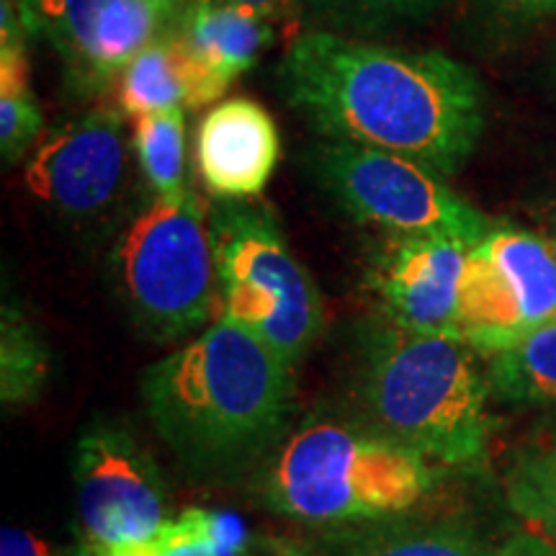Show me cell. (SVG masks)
<instances>
[{
    "label": "cell",
    "mask_w": 556,
    "mask_h": 556,
    "mask_svg": "<svg viewBox=\"0 0 556 556\" xmlns=\"http://www.w3.org/2000/svg\"><path fill=\"white\" fill-rule=\"evenodd\" d=\"M122 291L155 338L201 328L219 312L217 250L208 212L193 191L155 199L116 250Z\"/></svg>",
    "instance_id": "8992f818"
},
{
    "label": "cell",
    "mask_w": 556,
    "mask_h": 556,
    "mask_svg": "<svg viewBox=\"0 0 556 556\" xmlns=\"http://www.w3.org/2000/svg\"><path fill=\"white\" fill-rule=\"evenodd\" d=\"M248 528L235 513L189 507L150 539L93 546V556H245Z\"/></svg>",
    "instance_id": "9a60e30c"
},
{
    "label": "cell",
    "mask_w": 556,
    "mask_h": 556,
    "mask_svg": "<svg viewBox=\"0 0 556 556\" xmlns=\"http://www.w3.org/2000/svg\"><path fill=\"white\" fill-rule=\"evenodd\" d=\"M45 351L29 323L21 319L18 312H3V402L18 405L31 400L45 379Z\"/></svg>",
    "instance_id": "44dd1931"
},
{
    "label": "cell",
    "mask_w": 556,
    "mask_h": 556,
    "mask_svg": "<svg viewBox=\"0 0 556 556\" xmlns=\"http://www.w3.org/2000/svg\"><path fill=\"white\" fill-rule=\"evenodd\" d=\"M317 173L340 206L394 238H451L475 248L490 219L415 160L361 144L330 142L317 150Z\"/></svg>",
    "instance_id": "52a82bcc"
},
{
    "label": "cell",
    "mask_w": 556,
    "mask_h": 556,
    "mask_svg": "<svg viewBox=\"0 0 556 556\" xmlns=\"http://www.w3.org/2000/svg\"><path fill=\"white\" fill-rule=\"evenodd\" d=\"M268 21L232 3H186L170 26L186 73V106L199 109L222 99L274 39Z\"/></svg>",
    "instance_id": "4fadbf2b"
},
{
    "label": "cell",
    "mask_w": 556,
    "mask_h": 556,
    "mask_svg": "<svg viewBox=\"0 0 556 556\" xmlns=\"http://www.w3.org/2000/svg\"><path fill=\"white\" fill-rule=\"evenodd\" d=\"M127 142L122 116L111 109L47 131L24 168L26 189L41 204L67 217H90L106 208L122 189Z\"/></svg>",
    "instance_id": "8fae6325"
},
{
    "label": "cell",
    "mask_w": 556,
    "mask_h": 556,
    "mask_svg": "<svg viewBox=\"0 0 556 556\" xmlns=\"http://www.w3.org/2000/svg\"><path fill=\"white\" fill-rule=\"evenodd\" d=\"M83 533L90 548L150 539L165 523L155 464L119 430H93L75 451Z\"/></svg>",
    "instance_id": "30bf717a"
},
{
    "label": "cell",
    "mask_w": 556,
    "mask_h": 556,
    "mask_svg": "<svg viewBox=\"0 0 556 556\" xmlns=\"http://www.w3.org/2000/svg\"><path fill=\"white\" fill-rule=\"evenodd\" d=\"M148 413L199 475H229L274 448L294 409L291 366L227 317L148 368Z\"/></svg>",
    "instance_id": "7a4b0ae2"
},
{
    "label": "cell",
    "mask_w": 556,
    "mask_h": 556,
    "mask_svg": "<svg viewBox=\"0 0 556 556\" xmlns=\"http://www.w3.org/2000/svg\"><path fill=\"white\" fill-rule=\"evenodd\" d=\"M351 556H492V552L464 526L417 523L368 541Z\"/></svg>",
    "instance_id": "ffe728a7"
},
{
    "label": "cell",
    "mask_w": 556,
    "mask_h": 556,
    "mask_svg": "<svg viewBox=\"0 0 556 556\" xmlns=\"http://www.w3.org/2000/svg\"><path fill=\"white\" fill-rule=\"evenodd\" d=\"M556 317V245L520 229H490L467 255L451 336L497 356Z\"/></svg>",
    "instance_id": "ba28073f"
},
{
    "label": "cell",
    "mask_w": 556,
    "mask_h": 556,
    "mask_svg": "<svg viewBox=\"0 0 556 556\" xmlns=\"http://www.w3.org/2000/svg\"><path fill=\"white\" fill-rule=\"evenodd\" d=\"M0 556H54V548L45 539L21 528H3Z\"/></svg>",
    "instance_id": "cb8c5ba5"
},
{
    "label": "cell",
    "mask_w": 556,
    "mask_h": 556,
    "mask_svg": "<svg viewBox=\"0 0 556 556\" xmlns=\"http://www.w3.org/2000/svg\"><path fill=\"white\" fill-rule=\"evenodd\" d=\"M119 103L137 119L186 106V73L170 29L150 41L119 75Z\"/></svg>",
    "instance_id": "ac0fdd59"
},
{
    "label": "cell",
    "mask_w": 556,
    "mask_h": 556,
    "mask_svg": "<svg viewBox=\"0 0 556 556\" xmlns=\"http://www.w3.org/2000/svg\"><path fill=\"white\" fill-rule=\"evenodd\" d=\"M135 150L148 184L157 199L178 197L189 191L186 186V114L184 109L160 111V114L137 116Z\"/></svg>",
    "instance_id": "d6986e66"
},
{
    "label": "cell",
    "mask_w": 556,
    "mask_h": 556,
    "mask_svg": "<svg viewBox=\"0 0 556 556\" xmlns=\"http://www.w3.org/2000/svg\"><path fill=\"white\" fill-rule=\"evenodd\" d=\"M469 245L451 238H394L374 287L392 328L451 336Z\"/></svg>",
    "instance_id": "7c38bea8"
},
{
    "label": "cell",
    "mask_w": 556,
    "mask_h": 556,
    "mask_svg": "<svg viewBox=\"0 0 556 556\" xmlns=\"http://www.w3.org/2000/svg\"><path fill=\"white\" fill-rule=\"evenodd\" d=\"M486 389L467 343L392 328L368 358L364 400L381 435L428 464L469 467L492 435Z\"/></svg>",
    "instance_id": "3957f363"
},
{
    "label": "cell",
    "mask_w": 556,
    "mask_h": 556,
    "mask_svg": "<svg viewBox=\"0 0 556 556\" xmlns=\"http://www.w3.org/2000/svg\"><path fill=\"white\" fill-rule=\"evenodd\" d=\"M317 3L330 5L338 11H353V13H377V16H387V13H417L435 5L438 0H317Z\"/></svg>",
    "instance_id": "603a6c76"
},
{
    "label": "cell",
    "mask_w": 556,
    "mask_h": 556,
    "mask_svg": "<svg viewBox=\"0 0 556 556\" xmlns=\"http://www.w3.org/2000/svg\"><path fill=\"white\" fill-rule=\"evenodd\" d=\"M505 497L533 533L556 544V428L518 451L505 477Z\"/></svg>",
    "instance_id": "e0dca14e"
},
{
    "label": "cell",
    "mask_w": 556,
    "mask_h": 556,
    "mask_svg": "<svg viewBox=\"0 0 556 556\" xmlns=\"http://www.w3.org/2000/svg\"><path fill=\"white\" fill-rule=\"evenodd\" d=\"M554 245H556V242H554Z\"/></svg>",
    "instance_id": "83f0119b"
},
{
    "label": "cell",
    "mask_w": 556,
    "mask_h": 556,
    "mask_svg": "<svg viewBox=\"0 0 556 556\" xmlns=\"http://www.w3.org/2000/svg\"><path fill=\"white\" fill-rule=\"evenodd\" d=\"M291 106L332 142L361 144L454 176L484 129L477 75L433 50L302 34L278 70Z\"/></svg>",
    "instance_id": "6da1fadb"
},
{
    "label": "cell",
    "mask_w": 556,
    "mask_h": 556,
    "mask_svg": "<svg viewBox=\"0 0 556 556\" xmlns=\"http://www.w3.org/2000/svg\"><path fill=\"white\" fill-rule=\"evenodd\" d=\"M214 3H232V5H242V9H250V11H258L263 16L274 18L281 13L291 0H214Z\"/></svg>",
    "instance_id": "4316f807"
},
{
    "label": "cell",
    "mask_w": 556,
    "mask_h": 556,
    "mask_svg": "<svg viewBox=\"0 0 556 556\" xmlns=\"http://www.w3.org/2000/svg\"><path fill=\"white\" fill-rule=\"evenodd\" d=\"M219 312L294 366L323 330V296L266 208L227 201L212 217Z\"/></svg>",
    "instance_id": "5b68a950"
},
{
    "label": "cell",
    "mask_w": 556,
    "mask_h": 556,
    "mask_svg": "<svg viewBox=\"0 0 556 556\" xmlns=\"http://www.w3.org/2000/svg\"><path fill=\"white\" fill-rule=\"evenodd\" d=\"M497 3L507 16L516 18H536L556 11V0H497Z\"/></svg>",
    "instance_id": "484cf974"
},
{
    "label": "cell",
    "mask_w": 556,
    "mask_h": 556,
    "mask_svg": "<svg viewBox=\"0 0 556 556\" xmlns=\"http://www.w3.org/2000/svg\"><path fill=\"white\" fill-rule=\"evenodd\" d=\"M433 484L422 456L392 438L317 420L283 443L266 477L268 500L304 523L384 518L420 503Z\"/></svg>",
    "instance_id": "277c9868"
},
{
    "label": "cell",
    "mask_w": 556,
    "mask_h": 556,
    "mask_svg": "<svg viewBox=\"0 0 556 556\" xmlns=\"http://www.w3.org/2000/svg\"><path fill=\"white\" fill-rule=\"evenodd\" d=\"M492 556H556V544L539 536V533L528 531L507 539L497 552H492Z\"/></svg>",
    "instance_id": "d4e9b609"
},
{
    "label": "cell",
    "mask_w": 556,
    "mask_h": 556,
    "mask_svg": "<svg viewBox=\"0 0 556 556\" xmlns=\"http://www.w3.org/2000/svg\"><path fill=\"white\" fill-rule=\"evenodd\" d=\"M281 157L274 116L250 99H227L199 124L197 163L214 197L245 201L258 197Z\"/></svg>",
    "instance_id": "5bb4252c"
},
{
    "label": "cell",
    "mask_w": 556,
    "mask_h": 556,
    "mask_svg": "<svg viewBox=\"0 0 556 556\" xmlns=\"http://www.w3.org/2000/svg\"><path fill=\"white\" fill-rule=\"evenodd\" d=\"M189 0H18L29 34L45 37L88 88L106 86L150 41L176 24Z\"/></svg>",
    "instance_id": "9c48e42d"
},
{
    "label": "cell",
    "mask_w": 556,
    "mask_h": 556,
    "mask_svg": "<svg viewBox=\"0 0 556 556\" xmlns=\"http://www.w3.org/2000/svg\"><path fill=\"white\" fill-rule=\"evenodd\" d=\"M41 109L31 88L0 90V152L5 163H16L41 135Z\"/></svg>",
    "instance_id": "7402d4cb"
},
{
    "label": "cell",
    "mask_w": 556,
    "mask_h": 556,
    "mask_svg": "<svg viewBox=\"0 0 556 556\" xmlns=\"http://www.w3.org/2000/svg\"><path fill=\"white\" fill-rule=\"evenodd\" d=\"M486 379L500 400L556 405V317L492 356Z\"/></svg>",
    "instance_id": "2e32d148"
}]
</instances>
